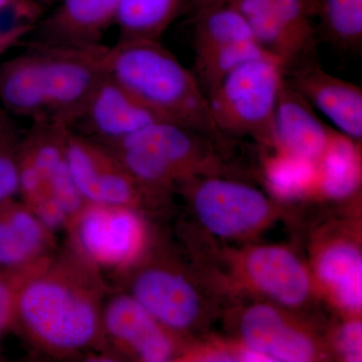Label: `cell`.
Here are the masks:
<instances>
[{
	"instance_id": "d6986e66",
	"label": "cell",
	"mask_w": 362,
	"mask_h": 362,
	"mask_svg": "<svg viewBox=\"0 0 362 362\" xmlns=\"http://www.w3.org/2000/svg\"><path fill=\"white\" fill-rule=\"evenodd\" d=\"M104 326L117 342L146 362L175 358L177 349L170 331L157 322L132 295L117 296L107 305Z\"/></svg>"
},
{
	"instance_id": "d4e9b609",
	"label": "cell",
	"mask_w": 362,
	"mask_h": 362,
	"mask_svg": "<svg viewBox=\"0 0 362 362\" xmlns=\"http://www.w3.org/2000/svg\"><path fill=\"white\" fill-rule=\"evenodd\" d=\"M270 54L256 40H240L194 54V74L209 97L237 66L252 59Z\"/></svg>"
},
{
	"instance_id": "7a4b0ae2",
	"label": "cell",
	"mask_w": 362,
	"mask_h": 362,
	"mask_svg": "<svg viewBox=\"0 0 362 362\" xmlns=\"http://www.w3.org/2000/svg\"><path fill=\"white\" fill-rule=\"evenodd\" d=\"M98 59L107 76L122 85L162 121L178 124L230 145L216 127L206 93L194 71L161 40H118L100 45Z\"/></svg>"
},
{
	"instance_id": "4dcf8cb0",
	"label": "cell",
	"mask_w": 362,
	"mask_h": 362,
	"mask_svg": "<svg viewBox=\"0 0 362 362\" xmlns=\"http://www.w3.org/2000/svg\"><path fill=\"white\" fill-rule=\"evenodd\" d=\"M228 0H190V7L195 11L206 8V7L218 6V4H225Z\"/></svg>"
},
{
	"instance_id": "44dd1931",
	"label": "cell",
	"mask_w": 362,
	"mask_h": 362,
	"mask_svg": "<svg viewBox=\"0 0 362 362\" xmlns=\"http://www.w3.org/2000/svg\"><path fill=\"white\" fill-rule=\"evenodd\" d=\"M45 244V226L13 199L0 204V269L25 268Z\"/></svg>"
},
{
	"instance_id": "ac0fdd59",
	"label": "cell",
	"mask_w": 362,
	"mask_h": 362,
	"mask_svg": "<svg viewBox=\"0 0 362 362\" xmlns=\"http://www.w3.org/2000/svg\"><path fill=\"white\" fill-rule=\"evenodd\" d=\"M334 133L284 77L274 123L275 149L286 156L317 164L329 146Z\"/></svg>"
},
{
	"instance_id": "603a6c76",
	"label": "cell",
	"mask_w": 362,
	"mask_h": 362,
	"mask_svg": "<svg viewBox=\"0 0 362 362\" xmlns=\"http://www.w3.org/2000/svg\"><path fill=\"white\" fill-rule=\"evenodd\" d=\"M247 40H256L251 26L243 14L228 2L195 11L194 54Z\"/></svg>"
},
{
	"instance_id": "4316f807",
	"label": "cell",
	"mask_w": 362,
	"mask_h": 362,
	"mask_svg": "<svg viewBox=\"0 0 362 362\" xmlns=\"http://www.w3.org/2000/svg\"><path fill=\"white\" fill-rule=\"evenodd\" d=\"M45 11L37 0H0V57L23 45Z\"/></svg>"
},
{
	"instance_id": "484cf974",
	"label": "cell",
	"mask_w": 362,
	"mask_h": 362,
	"mask_svg": "<svg viewBox=\"0 0 362 362\" xmlns=\"http://www.w3.org/2000/svg\"><path fill=\"white\" fill-rule=\"evenodd\" d=\"M265 173L271 192L279 199H302L316 194L317 164L277 151L267 161Z\"/></svg>"
},
{
	"instance_id": "2e32d148",
	"label": "cell",
	"mask_w": 362,
	"mask_h": 362,
	"mask_svg": "<svg viewBox=\"0 0 362 362\" xmlns=\"http://www.w3.org/2000/svg\"><path fill=\"white\" fill-rule=\"evenodd\" d=\"M120 0H59L45 11L28 42L62 47L102 45L115 25Z\"/></svg>"
},
{
	"instance_id": "f546056e",
	"label": "cell",
	"mask_w": 362,
	"mask_h": 362,
	"mask_svg": "<svg viewBox=\"0 0 362 362\" xmlns=\"http://www.w3.org/2000/svg\"><path fill=\"white\" fill-rule=\"evenodd\" d=\"M23 269H0V338L16 318L18 294L25 284Z\"/></svg>"
},
{
	"instance_id": "ba28073f",
	"label": "cell",
	"mask_w": 362,
	"mask_h": 362,
	"mask_svg": "<svg viewBox=\"0 0 362 362\" xmlns=\"http://www.w3.org/2000/svg\"><path fill=\"white\" fill-rule=\"evenodd\" d=\"M66 130L65 126L49 121L32 122L21 137L18 168L20 192L28 204L52 197L70 216L80 211L85 199L66 159Z\"/></svg>"
},
{
	"instance_id": "83f0119b",
	"label": "cell",
	"mask_w": 362,
	"mask_h": 362,
	"mask_svg": "<svg viewBox=\"0 0 362 362\" xmlns=\"http://www.w3.org/2000/svg\"><path fill=\"white\" fill-rule=\"evenodd\" d=\"M21 141L13 117L0 106V204L20 192Z\"/></svg>"
},
{
	"instance_id": "7c38bea8",
	"label": "cell",
	"mask_w": 362,
	"mask_h": 362,
	"mask_svg": "<svg viewBox=\"0 0 362 362\" xmlns=\"http://www.w3.org/2000/svg\"><path fill=\"white\" fill-rule=\"evenodd\" d=\"M131 295L170 332L199 329L209 318V304L202 288L171 267L151 266L139 272Z\"/></svg>"
},
{
	"instance_id": "ffe728a7",
	"label": "cell",
	"mask_w": 362,
	"mask_h": 362,
	"mask_svg": "<svg viewBox=\"0 0 362 362\" xmlns=\"http://www.w3.org/2000/svg\"><path fill=\"white\" fill-rule=\"evenodd\" d=\"M361 143L335 131L325 153L317 163L316 194L332 201H344L361 185Z\"/></svg>"
},
{
	"instance_id": "7402d4cb",
	"label": "cell",
	"mask_w": 362,
	"mask_h": 362,
	"mask_svg": "<svg viewBox=\"0 0 362 362\" xmlns=\"http://www.w3.org/2000/svg\"><path fill=\"white\" fill-rule=\"evenodd\" d=\"M190 0H120L115 21L119 40H161Z\"/></svg>"
},
{
	"instance_id": "8992f818",
	"label": "cell",
	"mask_w": 362,
	"mask_h": 362,
	"mask_svg": "<svg viewBox=\"0 0 362 362\" xmlns=\"http://www.w3.org/2000/svg\"><path fill=\"white\" fill-rule=\"evenodd\" d=\"M181 185L202 228L220 239H249L282 214L277 202L237 177L201 176Z\"/></svg>"
},
{
	"instance_id": "cb8c5ba5",
	"label": "cell",
	"mask_w": 362,
	"mask_h": 362,
	"mask_svg": "<svg viewBox=\"0 0 362 362\" xmlns=\"http://www.w3.org/2000/svg\"><path fill=\"white\" fill-rule=\"evenodd\" d=\"M309 6L328 42L342 51L361 47L362 0H309Z\"/></svg>"
},
{
	"instance_id": "9a60e30c",
	"label": "cell",
	"mask_w": 362,
	"mask_h": 362,
	"mask_svg": "<svg viewBox=\"0 0 362 362\" xmlns=\"http://www.w3.org/2000/svg\"><path fill=\"white\" fill-rule=\"evenodd\" d=\"M293 89L337 126L340 133L356 142L362 139V89L335 77L317 59L295 66L285 74Z\"/></svg>"
},
{
	"instance_id": "277c9868",
	"label": "cell",
	"mask_w": 362,
	"mask_h": 362,
	"mask_svg": "<svg viewBox=\"0 0 362 362\" xmlns=\"http://www.w3.org/2000/svg\"><path fill=\"white\" fill-rule=\"evenodd\" d=\"M284 75L282 62L271 54L230 71L207 97L218 130L230 139L251 137L275 148L274 123Z\"/></svg>"
},
{
	"instance_id": "5b68a950",
	"label": "cell",
	"mask_w": 362,
	"mask_h": 362,
	"mask_svg": "<svg viewBox=\"0 0 362 362\" xmlns=\"http://www.w3.org/2000/svg\"><path fill=\"white\" fill-rule=\"evenodd\" d=\"M16 317L40 342L66 351L89 345L99 328L94 302L58 278L25 282L18 294Z\"/></svg>"
},
{
	"instance_id": "f1b7e54d",
	"label": "cell",
	"mask_w": 362,
	"mask_h": 362,
	"mask_svg": "<svg viewBox=\"0 0 362 362\" xmlns=\"http://www.w3.org/2000/svg\"><path fill=\"white\" fill-rule=\"evenodd\" d=\"M349 318L333 329L331 346L334 354L343 361H362V324L361 316H347Z\"/></svg>"
},
{
	"instance_id": "1f68e13d",
	"label": "cell",
	"mask_w": 362,
	"mask_h": 362,
	"mask_svg": "<svg viewBox=\"0 0 362 362\" xmlns=\"http://www.w3.org/2000/svg\"><path fill=\"white\" fill-rule=\"evenodd\" d=\"M37 2H40L42 6L45 7L47 11L51 9L52 7L56 6L57 4L59 1V0H37Z\"/></svg>"
},
{
	"instance_id": "30bf717a",
	"label": "cell",
	"mask_w": 362,
	"mask_h": 362,
	"mask_svg": "<svg viewBox=\"0 0 362 362\" xmlns=\"http://www.w3.org/2000/svg\"><path fill=\"white\" fill-rule=\"evenodd\" d=\"M246 18L255 39L284 64L285 74L317 59L309 0H228Z\"/></svg>"
},
{
	"instance_id": "3957f363",
	"label": "cell",
	"mask_w": 362,
	"mask_h": 362,
	"mask_svg": "<svg viewBox=\"0 0 362 362\" xmlns=\"http://www.w3.org/2000/svg\"><path fill=\"white\" fill-rule=\"evenodd\" d=\"M103 145L131 175L158 194L201 176H235L223 156L228 145L175 123L158 121Z\"/></svg>"
},
{
	"instance_id": "e0dca14e",
	"label": "cell",
	"mask_w": 362,
	"mask_h": 362,
	"mask_svg": "<svg viewBox=\"0 0 362 362\" xmlns=\"http://www.w3.org/2000/svg\"><path fill=\"white\" fill-rule=\"evenodd\" d=\"M312 268L319 289L347 316H361L362 252L358 240L337 235L321 240L313 254Z\"/></svg>"
},
{
	"instance_id": "9c48e42d",
	"label": "cell",
	"mask_w": 362,
	"mask_h": 362,
	"mask_svg": "<svg viewBox=\"0 0 362 362\" xmlns=\"http://www.w3.org/2000/svg\"><path fill=\"white\" fill-rule=\"evenodd\" d=\"M233 281L290 311L310 304L316 287L302 259L285 247L261 245L228 252Z\"/></svg>"
},
{
	"instance_id": "4fadbf2b",
	"label": "cell",
	"mask_w": 362,
	"mask_h": 362,
	"mask_svg": "<svg viewBox=\"0 0 362 362\" xmlns=\"http://www.w3.org/2000/svg\"><path fill=\"white\" fill-rule=\"evenodd\" d=\"M78 240L86 255L100 265L122 267L141 254L146 239L144 223L128 206H96L78 225Z\"/></svg>"
},
{
	"instance_id": "8fae6325",
	"label": "cell",
	"mask_w": 362,
	"mask_h": 362,
	"mask_svg": "<svg viewBox=\"0 0 362 362\" xmlns=\"http://www.w3.org/2000/svg\"><path fill=\"white\" fill-rule=\"evenodd\" d=\"M66 154L74 181L85 201L104 206H128L154 190L131 175L108 147L66 133Z\"/></svg>"
},
{
	"instance_id": "52a82bcc",
	"label": "cell",
	"mask_w": 362,
	"mask_h": 362,
	"mask_svg": "<svg viewBox=\"0 0 362 362\" xmlns=\"http://www.w3.org/2000/svg\"><path fill=\"white\" fill-rule=\"evenodd\" d=\"M233 325L235 342L268 361L312 362L329 357L327 343L308 324L271 302L242 307Z\"/></svg>"
},
{
	"instance_id": "6da1fadb",
	"label": "cell",
	"mask_w": 362,
	"mask_h": 362,
	"mask_svg": "<svg viewBox=\"0 0 362 362\" xmlns=\"http://www.w3.org/2000/svg\"><path fill=\"white\" fill-rule=\"evenodd\" d=\"M23 45L25 51L0 64V106L13 117L70 129L103 77L98 61L101 45Z\"/></svg>"
},
{
	"instance_id": "5bb4252c",
	"label": "cell",
	"mask_w": 362,
	"mask_h": 362,
	"mask_svg": "<svg viewBox=\"0 0 362 362\" xmlns=\"http://www.w3.org/2000/svg\"><path fill=\"white\" fill-rule=\"evenodd\" d=\"M158 121L162 120L129 90L104 74L70 130L111 144Z\"/></svg>"
}]
</instances>
